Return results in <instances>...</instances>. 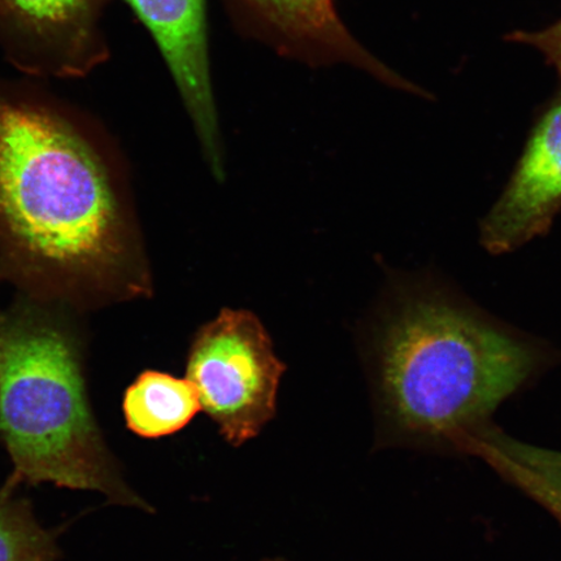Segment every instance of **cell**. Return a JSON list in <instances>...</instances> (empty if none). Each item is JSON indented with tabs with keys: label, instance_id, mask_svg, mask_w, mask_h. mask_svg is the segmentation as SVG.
I'll use <instances>...</instances> for the list:
<instances>
[{
	"label": "cell",
	"instance_id": "cell-10",
	"mask_svg": "<svg viewBox=\"0 0 561 561\" xmlns=\"http://www.w3.org/2000/svg\"><path fill=\"white\" fill-rule=\"evenodd\" d=\"M460 450L479 456L497 473H518L541 482L561 495V453L526 445L495 427L483 426L469 436Z\"/></svg>",
	"mask_w": 561,
	"mask_h": 561
},
{
	"label": "cell",
	"instance_id": "cell-11",
	"mask_svg": "<svg viewBox=\"0 0 561 561\" xmlns=\"http://www.w3.org/2000/svg\"><path fill=\"white\" fill-rule=\"evenodd\" d=\"M15 477L0 490V561H55L54 533L34 517L30 502L16 495Z\"/></svg>",
	"mask_w": 561,
	"mask_h": 561
},
{
	"label": "cell",
	"instance_id": "cell-12",
	"mask_svg": "<svg viewBox=\"0 0 561 561\" xmlns=\"http://www.w3.org/2000/svg\"><path fill=\"white\" fill-rule=\"evenodd\" d=\"M508 39L517 44L529 45L545 55L549 65L556 67L561 76V20L541 32H515Z\"/></svg>",
	"mask_w": 561,
	"mask_h": 561
},
{
	"label": "cell",
	"instance_id": "cell-9",
	"mask_svg": "<svg viewBox=\"0 0 561 561\" xmlns=\"http://www.w3.org/2000/svg\"><path fill=\"white\" fill-rule=\"evenodd\" d=\"M128 430L146 439L173 436L202 411L198 390L188 378L145 370L126 389L123 401Z\"/></svg>",
	"mask_w": 561,
	"mask_h": 561
},
{
	"label": "cell",
	"instance_id": "cell-7",
	"mask_svg": "<svg viewBox=\"0 0 561 561\" xmlns=\"http://www.w3.org/2000/svg\"><path fill=\"white\" fill-rule=\"evenodd\" d=\"M151 34L191 116L210 170L222 175L219 112L210 77L206 0H124Z\"/></svg>",
	"mask_w": 561,
	"mask_h": 561
},
{
	"label": "cell",
	"instance_id": "cell-5",
	"mask_svg": "<svg viewBox=\"0 0 561 561\" xmlns=\"http://www.w3.org/2000/svg\"><path fill=\"white\" fill-rule=\"evenodd\" d=\"M110 0H0V53L35 79H82L110 58Z\"/></svg>",
	"mask_w": 561,
	"mask_h": 561
},
{
	"label": "cell",
	"instance_id": "cell-6",
	"mask_svg": "<svg viewBox=\"0 0 561 561\" xmlns=\"http://www.w3.org/2000/svg\"><path fill=\"white\" fill-rule=\"evenodd\" d=\"M238 19L279 54L311 66L348 65L392 88L421 93L347 30L335 0H230Z\"/></svg>",
	"mask_w": 561,
	"mask_h": 561
},
{
	"label": "cell",
	"instance_id": "cell-2",
	"mask_svg": "<svg viewBox=\"0 0 561 561\" xmlns=\"http://www.w3.org/2000/svg\"><path fill=\"white\" fill-rule=\"evenodd\" d=\"M533 350L438 297L403 301L375 347L382 445L460 448L536 367Z\"/></svg>",
	"mask_w": 561,
	"mask_h": 561
},
{
	"label": "cell",
	"instance_id": "cell-14",
	"mask_svg": "<svg viewBox=\"0 0 561 561\" xmlns=\"http://www.w3.org/2000/svg\"><path fill=\"white\" fill-rule=\"evenodd\" d=\"M261 561H289V560H286L285 558H280V557H272V558H264Z\"/></svg>",
	"mask_w": 561,
	"mask_h": 561
},
{
	"label": "cell",
	"instance_id": "cell-8",
	"mask_svg": "<svg viewBox=\"0 0 561 561\" xmlns=\"http://www.w3.org/2000/svg\"><path fill=\"white\" fill-rule=\"evenodd\" d=\"M561 207V89L533 129L510 184L482 224L481 241L503 254L545 233Z\"/></svg>",
	"mask_w": 561,
	"mask_h": 561
},
{
	"label": "cell",
	"instance_id": "cell-4",
	"mask_svg": "<svg viewBox=\"0 0 561 561\" xmlns=\"http://www.w3.org/2000/svg\"><path fill=\"white\" fill-rule=\"evenodd\" d=\"M285 370L262 321L231 308L199 329L186 364L202 411L231 447L261 436L275 419Z\"/></svg>",
	"mask_w": 561,
	"mask_h": 561
},
{
	"label": "cell",
	"instance_id": "cell-1",
	"mask_svg": "<svg viewBox=\"0 0 561 561\" xmlns=\"http://www.w3.org/2000/svg\"><path fill=\"white\" fill-rule=\"evenodd\" d=\"M0 250L24 284L80 300L150 291L121 170L72 105L0 80Z\"/></svg>",
	"mask_w": 561,
	"mask_h": 561
},
{
	"label": "cell",
	"instance_id": "cell-13",
	"mask_svg": "<svg viewBox=\"0 0 561 561\" xmlns=\"http://www.w3.org/2000/svg\"><path fill=\"white\" fill-rule=\"evenodd\" d=\"M504 479H507L518 489L525 491L533 500L541 503L545 508L549 510L551 514L556 515L561 522V495L558 494L557 491L524 474L508 473L504 476Z\"/></svg>",
	"mask_w": 561,
	"mask_h": 561
},
{
	"label": "cell",
	"instance_id": "cell-3",
	"mask_svg": "<svg viewBox=\"0 0 561 561\" xmlns=\"http://www.w3.org/2000/svg\"><path fill=\"white\" fill-rule=\"evenodd\" d=\"M0 437L20 482L96 491L121 506L152 512L105 445L79 353L53 322L23 319L0 333Z\"/></svg>",
	"mask_w": 561,
	"mask_h": 561
}]
</instances>
